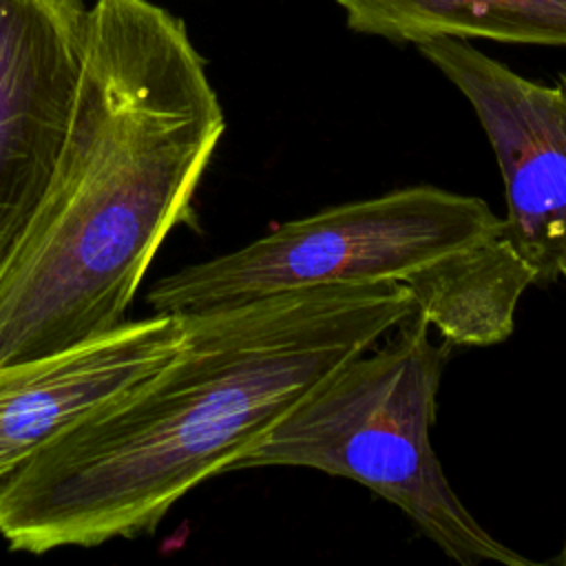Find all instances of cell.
Wrapping results in <instances>:
<instances>
[{
  "label": "cell",
  "mask_w": 566,
  "mask_h": 566,
  "mask_svg": "<svg viewBox=\"0 0 566 566\" xmlns=\"http://www.w3.org/2000/svg\"><path fill=\"white\" fill-rule=\"evenodd\" d=\"M411 312L398 281L179 312L184 340L159 367L0 482V535L13 551L42 555L153 531Z\"/></svg>",
  "instance_id": "1"
},
{
  "label": "cell",
  "mask_w": 566,
  "mask_h": 566,
  "mask_svg": "<svg viewBox=\"0 0 566 566\" xmlns=\"http://www.w3.org/2000/svg\"><path fill=\"white\" fill-rule=\"evenodd\" d=\"M223 130L184 22L148 0H95L64 144L0 263V365L126 321Z\"/></svg>",
  "instance_id": "2"
},
{
  "label": "cell",
  "mask_w": 566,
  "mask_h": 566,
  "mask_svg": "<svg viewBox=\"0 0 566 566\" xmlns=\"http://www.w3.org/2000/svg\"><path fill=\"white\" fill-rule=\"evenodd\" d=\"M451 343L431 340L416 310L378 349L374 345L327 376L237 464L305 467L365 484L398 506L449 559L533 564L495 539L460 502L433 451L436 396Z\"/></svg>",
  "instance_id": "3"
},
{
  "label": "cell",
  "mask_w": 566,
  "mask_h": 566,
  "mask_svg": "<svg viewBox=\"0 0 566 566\" xmlns=\"http://www.w3.org/2000/svg\"><path fill=\"white\" fill-rule=\"evenodd\" d=\"M502 230L473 195L411 186L325 208L261 239L164 276L153 312L179 314L279 292L356 283H405L436 261Z\"/></svg>",
  "instance_id": "4"
},
{
  "label": "cell",
  "mask_w": 566,
  "mask_h": 566,
  "mask_svg": "<svg viewBox=\"0 0 566 566\" xmlns=\"http://www.w3.org/2000/svg\"><path fill=\"white\" fill-rule=\"evenodd\" d=\"M420 53L467 97L504 181L502 232L537 285L566 276V73L537 84L458 38Z\"/></svg>",
  "instance_id": "5"
},
{
  "label": "cell",
  "mask_w": 566,
  "mask_h": 566,
  "mask_svg": "<svg viewBox=\"0 0 566 566\" xmlns=\"http://www.w3.org/2000/svg\"><path fill=\"white\" fill-rule=\"evenodd\" d=\"M86 29L84 0H0V263L55 168Z\"/></svg>",
  "instance_id": "6"
},
{
  "label": "cell",
  "mask_w": 566,
  "mask_h": 566,
  "mask_svg": "<svg viewBox=\"0 0 566 566\" xmlns=\"http://www.w3.org/2000/svg\"><path fill=\"white\" fill-rule=\"evenodd\" d=\"M181 340V314L153 312L66 349L0 365V482L49 440L148 376Z\"/></svg>",
  "instance_id": "7"
},
{
  "label": "cell",
  "mask_w": 566,
  "mask_h": 566,
  "mask_svg": "<svg viewBox=\"0 0 566 566\" xmlns=\"http://www.w3.org/2000/svg\"><path fill=\"white\" fill-rule=\"evenodd\" d=\"M413 310L453 345H495L511 336L515 307L535 274L497 234L467 245L405 281Z\"/></svg>",
  "instance_id": "8"
},
{
  "label": "cell",
  "mask_w": 566,
  "mask_h": 566,
  "mask_svg": "<svg viewBox=\"0 0 566 566\" xmlns=\"http://www.w3.org/2000/svg\"><path fill=\"white\" fill-rule=\"evenodd\" d=\"M356 33L422 44L489 38L566 46V0H336Z\"/></svg>",
  "instance_id": "9"
},
{
  "label": "cell",
  "mask_w": 566,
  "mask_h": 566,
  "mask_svg": "<svg viewBox=\"0 0 566 566\" xmlns=\"http://www.w3.org/2000/svg\"><path fill=\"white\" fill-rule=\"evenodd\" d=\"M564 281H566V276H564ZM557 564H562V566H566V544H564V551H562V555L557 557Z\"/></svg>",
  "instance_id": "10"
}]
</instances>
